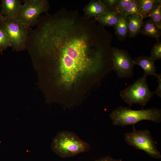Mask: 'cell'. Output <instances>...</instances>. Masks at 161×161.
<instances>
[{"label":"cell","mask_w":161,"mask_h":161,"mask_svg":"<svg viewBox=\"0 0 161 161\" xmlns=\"http://www.w3.org/2000/svg\"><path fill=\"white\" fill-rule=\"evenodd\" d=\"M4 18H5L3 16L0 12V20L4 19Z\"/></svg>","instance_id":"cell-25"},{"label":"cell","mask_w":161,"mask_h":161,"mask_svg":"<svg viewBox=\"0 0 161 161\" xmlns=\"http://www.w3.org/2000/svg\"><path fill=\"white\" fill-rule=\"evenodd\" d=\"M148 18L151 19L161 30V2L159 3Z\"/></svg>","instance_id":"cell-17"},{"label":"cell","mask_w":161,"mask_h":161,"mask_svg":"<svg viewBox=\"0 0 161 161\" xmlns=\"http://www.w3.org/2000/svg\"><path fill=\"white\" fill-rule=\"evenodd\" d=\"M155 61L150 56L141 55L139 57L133 59L134 64L140 66L144 72V75L155 76L156 75V67L155 64Z\"/></svg>","instance_id":"cell-11"},{"label":"cell","mask_w":161,"mask_h":161,"mask_svg":"<svg viewBox=\"0 0 161 161\" xmlns=\"http://www.w3.org/2000/svg\"><path fill=\"white\" fill-rule=\"evenodd\" d=\"M146 77L143 75L120 91L121 99L129 105V108L133 104L137 103L143 109L153 96L154 92L148 88Z\"/></svg>","instance_id":"cell-4"},{"label":"cell","mask_w":161,"mask_h":161,"mask_svg":"<svg viewBox=\"0 0 161 161\" xmlns=\"http://www.w3.org/2000/svg\"><path fill=\"white\" fill-rule=\"evenodd\" d=\"M133 1V0H119L113 11L119 14H122L126 7L132 2Z\"/></svg>","instance_id":"cell-21"},{"label":"cell","mask_w":161,"mask_h":161,"mask_svg":"<svg viewBox=\"0 0 161 161\" xmlns=\"http://www.w3.org/2000/svg\"><path fill=\"white\" fill-rule=\"evenodd\" d=\"M113 125L124 126L135 124L143 120H148L155 123L161 122V110L156 108L146 109L133 110L130 108L120 106L110 114Z\"/></svg>","instance_id":"cell-2"},{"label":"cell","mask_w":161,"mask_h":161,"mask_svg":"<svg viewBox=\"0 0 161 161\" xmlns=\"http://www.w3.org/2000/svg\"><path fill=\"white\" fill-rule=\"evenodd\" d=\"M112 52L113 70L115 72L117 77L119 78H131L135 65L133 59L126 51L117 47H112Z\"/></svg>","instance_id":"cell-8"},{"label":"cell","mask_w":161,"mask_h":161,"mask_svg":"<svg viewBox=\"0 0 161 161\" xmlns=\"http://www.w3.org/2000/svg\"><path fill=\"white\" fill-rule=\"evenodd\" d=\"M109 11H113L119 0H100Z\"/></svg>","instance_id":"cell-22"},{"label":"cell","mask_w":161,"mask_h":161,"mask_svg":"<svg viewBox=\"0 0 161 161\" xmlns=\"http://www.w3.org/2000/svg\"><path fill=\"white\" fill-rule=\"evenodd\" d=\"M12 47L9 37L4 30L0 26V52Z\"/></svg>","instance_id":"cell-19"},{"label":"cell","mask_w":161,"mask_h":161,"mask_svg":"<svg viewBox=\"0 0 161 161\" xmlns=\"http://www.w3.org/2000/svg\"><path fill=\"white\" fill-rule=\"evenodd\" d=\"M84 15L90 18L107 14L109 12L100 0L90 1L83 8Z\"/></svg>","instance_id":"cell-10"},{"label":"cell","mask_w":161,"mask_h":161,"mask_svg":"<svg viewBox=\"0 0 161 161\" xmlns=\"http://www.w3.org/2000/svg\"><path fill=\"white\" fill-rule=\"evenodd\" d=\"M45 13L30 28L26 46L38 73H58L60 83L69 87L85 73L112 70V35L105 27L78 10Z\"/></svg>","instance_id":"cell-1"},{"label":"cell","mask_w":161,"mask_h":161,"mask_svg":"<svg viewBox=\"0 0 161 161\" xmlns=\"http://www.w3.org/2000/svg\"><path fill=\"white\" fill-rule=\"evenodd\" d=\"M95 161H122V160L121 159H114L110 157L106 156L101 157Z\"/></svg>","instance_id":"cell-24"},{"label":"cell","mask_w":161,"mask_h":161,"mask_svg":"<svg viewBox=\"0 0 161 161\" xmlns=\"http://www.w3.org/2000/svg\"><path fill=\"white\" fill-rule=\"evenodd\" d=\"M51 148L58 156L65 158L87 151L90 146L75 133L63 131L58 133L53 138Z\"/></svg>","instance_id":"cell-3"},{"label":"cell","mask_w":161,"mask_h":161,"mask_svg":"<svg viewBox=\"0 0 161 161\" xmlns=\"http://www.w3.org/2000/svg\"><path fill=\"white\" fill-rule=\"evenodd\" d=\"M133 131L125 134V140L129 145L137 149L144 151L151 157L159 159L160 152L157 149V142L154 141L150 131L147 129L137 130L133 126Z\"/></svg>","instance_id":"cell-6"},{"label":"cell","mask_w":161,"mask_h":161,"mask_svg":"<svg viewBox=\"0 0 161 161\" xmlns=\"http://www.w3.org/2000/svg\"><path fill=\"white\" fill-rule=\"evenodd\" d=\"M141 32L143 35L154 38L159 40L161 36V30L150 18L143 21Z\"/></svg>","instance_id":"cell-13"},{"label":"cell","mask_w":161,"mask_h":161,"mask_svg":"<svg viewBox=\"0 0 161 161\" xmlns=\"http://www.w3.org/2000/svg\"><path fill=\"white\" fill-rule=\"evenodd\" d=\"M157 78L158 83V85L155 91L154 92V94H155L159 97H161V74H156L155 76Z\"/></svg>","instance_id":"cell-23"},{"label":"cell","mask_w":161,"mask_h":161,"mask_svg":"<svg viewBox=\"0 0 161 161\" xmlns=\"http://www.w3.org/2000/svg\"><path fill=\"white\" fill-rule=\"evenodd\" d=\"M139 11L140 15L144 19L148 17L160 0H138Z\"/></svg>","instance_id":"cell-15"},{"label":"cell","mask_w":161,"mask_h":161,"mask_svg":"<svg viewBox=\"0 0 161 161\" xmlns=\"http://www.w3.org/2000/svg\"><path fill=\"white\" fill-rule=\"evenodd\" d=\"M114 27L115 34L119 40H124L128 36V27L127 17L123 14H119L118 21Z\"/></svg>","instance_id":"cell-14"},{"label":"cell","mask_w":161,"mask_h":161,"mask_svg":"<svg viewBox=\"0 0 161 161\" xmlns=\"http://www.w3.org/2000/svg\"><path fill=\"white\" fill-rule=\"evenodd\" d=\"M16 19L31 27L36 25L41 14L48 12L50 7L47 0H24Z\"/></svg>","instance_id":"cell-7"},{"label":"cell","mask_w":161,"mask_h":161,"mask_svg":"<svg viewBox=\"0 0 161 161\" xmlns=\"http://www.w3.org/2000/svg\"><path fill=\"white\" fill-rule=\"evenodd\" d=\"M0 26L7 33L12 50L20 52L26 49L30 27L17 19L0 20Z\"/></svg>","instance_id":"cell-5"},{"label":"cell","mask_w":161,"mask_h":161,"mask_svg":"<svg viewBox=\"0 0 161 161\" xmlns=\"http://www.w3.org/2000/svg\"><path fill=\"white\" fill-rule=\"evenodd\" d=\"M22 1L20 0H1L0 12L7 19H16Z\"/></svg>","instance_id":"cell-9"},{"label":"cell","mask_w":161,"mask_h":161,"mask_svg":"<svg viewBox=\"0 0 161 161\" xmlns=\"http://www.w3.org/2000/svg\"><path fill=\"white\" fill-rule=\"evenodd\" d=\"M119 14L114 11H109L106 15H102L94 19L99 24L104 27H114L118 21Z\"/></svg>","instance_id":"cell-16"},{"label":"cell","mask_w":161,"mask_h":161,"mask_svg":"<svg viewBox=\"0 0 161 161\" xmlns=\"http://www.w3.org/2000/svg\"><path fill=\"white\" fill-rule=\"evenodd\" d=\"M150 57L155 61L161 59V42L160 40L157 41L152 48Z\"/></svg>","instance_id":"cell-20"},{"label":"cell","mask_w":161,"mask_h":161,"mask_svg":"<svg viewBox=\"0 0 161 161\" xmlns=\"http://www.w3.org/2000/svg\"><path fill=\"white\" fill-rule=\"evenodd\" d=\"M122 14L126 17L140 15L138 0H133L132 2L125 9Z\"/></svg>","instance_id":"cell-18"},{"label":"cell","mask_w":161,"mask_h":161,"mask_svg":"<svg viewBox=\"0 0 161 161\" xmlns=\"http://www.w3.org/2000/svg\"><path fill=\"white\" fill-rule=\"evenodd\" d=\"M128 37L135 38L141 32L143 19L140 15H132L127 17Z\"/></svg>","instance_id":"cell-12"}]
</instances>
